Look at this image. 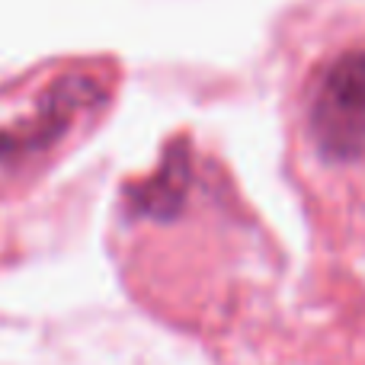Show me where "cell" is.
<instances>
[{
    "mask_svg": "<svg viewBox=\"0 0 365 365\" xmlns=\"http://www.w3.org/2000/svg\"><path fill=\"white\" fill-rule=\"evenodd\" d=\"M106 103V77L87 68L61 71L36 87L26 109H10L0 119V180L32 173L68 138H74L83 119L100 113Z\"/></svg>",
    "mask_w": 365,
    "mask_h": 365,
    "instance_id": "cell-1",
    "label": "cell"
},
{
    "mask_svg": "<svg viewBox=\"0 0 365 365\" xmlns=\"http://www.w3.org/2000/svg\"><path fill=\"white\" fill-rule=\"evenodd\" d=\"M302 128L311 158L327 170L365 164V42L343 45L311 71Z\"/></svg>",
    "mask_w": 365,
    "mask_h": 365,
    "instance_id": "cell-2",
    "label": "cell"
}]
</instances>
